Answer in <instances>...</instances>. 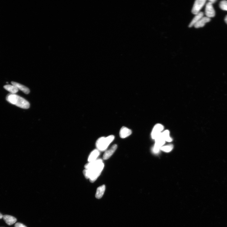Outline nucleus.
<instances>
[{"instance_id":"f257e3e1","label":"nucleus","mask_w":227,"mask_h":227,"mask_svg":"<svg viewBox=\"0 0 227 227\" xmlns=\"http://www.w3.org/2000/svg\"><path fill=\"white\" fill-rule=\"evenodd\" d=\"M104 165L101 159L89 162L85 166L83 173L85 178L89 179L91 182L93 183L101 175Z\"/></svg>"},{"instance_id":"f03ea898","label":"nucleus","mask_w":227,"mask_h":227,"mask_svg":"<svg viewBox=\"0 0 227 227\" xmlns=\"http://www.w3.org/2000/svg\"><path fill=\"white\" fill-rule=\"evenodd\" d=\"M6 100L9 103L22 108L28 109L30 107V103L28 101L15 94H8Z\"/></svg>"},{"instance_id":"7ed1b4c3","label":"nucleus","mask_w":227,"mask_h":227,"mask_svg":"<svg viewBox=\"0 0 227 227\" xmlns=\"http://www.w3.org/2000/svg\"><path fill=\"white\" fill-rule=\"evenodd\" d=\"M114 139V136L112 135L106 138L102 137L99 138L96 143V146L98 149L101 151H105Z\"/></svg>"},{"instance_id":"20e7f679","label":"nucleus","mask_w":227,"mask_h":227,"mask_svg":"<svg viewBox=\"0 0 227 227\" xmlns=\"http://www.w3.org/2000/svg\"><path fill=\"white\" fill-rule=\"evenodd\" d=\"M206 2V0H196L195 1L192 9V12L194 15L197 14L205 5Z\"/></svg>"},{"instance_id":"39448f33","label":"nucleus","mask_w":227,"mask_h":227,"mask_svg":"<svg viewBox=\"0 0 227 227\" xmlns=\"http://www.w3.org/2000/svg\"><path fill=\"white\" fill-rule=\"evenodd\" d=\"M162 133L155 139L156 143L153 148V151L155 153H157L159 151L165 143V141L162 137Z\"/></svg>"},{"instance_id":"423d86ee","label":"nucleus","mask_w":227,"mask_h":227,"mask_svg":"<svg viewBox=\"0 0 227 227\" xmlns=\"http://www.w3.org/2000/svg\"><path fill=\"white\" fill-rule=\"evenodd\" d=\"M163 129L164 127L162 125L159 124L156 125L154 127L152 133V138L155 139L162 133Z\"/></svg>"},{"instance_id":"0eeeda50","label":"nucleus","mask_w":227,"mask_h":227,"mask_svg":"<svg viewBox=\"0 0 227 227\" xmlns=\"http://www.w3.org/2000/svg\"><path fill=\"white\" fill-rule=\"evenodd\" d=\"M205 15L206 17L208 18L214 17L215 16V11L212 4L208 2L206 4L205 10Z\"/></svg>"},{"instance_id":"6e6552de","label":"nucleus","mask_w":227,"mask_h":227,"mask_svg":"<svg viewBox=\"0 0 227 227\" xmlns=\"http://www.w3.org/2000/svg\"><path fill=\"white\" fill-rule=\"evenodd\" d=\"M117 147V145L116 144H115L113 145L110 149L106 151L103 155V159L106 160L109 158L115 152Z\"/></svg>"},{"instance_id":"1a4fd4ad","label":"nucleus","mask_w":227,"mask_h":227,"mask_svg":"<svg viewBox=\"0 0 227 227\" xmlns=\"http://www.w3.org/2000/svg\"><path fill=\"white\" fill-rule=\"evenodd\" d=\"M210 18L206 17H203L195 24L194 27L196 28H202L205 26L207 23L210 22Z\"/></svg>"},{"instance_id":"9d476101","label":"nucleus","mask_w":227,"mask_h":227,"mask_svg":"<svg viewBox=\"0 0 227 227\" xmlns=\"http://www.w3.org/2000/svg\"><path fill=\"white\" fill-rule=\"evenodd\" d=\"M132 133V131L125 126H123L121 129L120 131V137L122 139L128 137Z\"/></svg>"},{"instance_id":"9b49d317","label":"nucleus","mask_w":227,"mask_h":227,"mask_svg":"<svg viewBox=\"0 0 227 227\" xmlns=\"http://www.w3.org/2000/svg\"><path fill=\"white\" fill-rule=\"evenodd\" d=\"M3 218L6 223L9 225L14 224L17 221L16 218L9 215H4L3 216Z\"/></svg>"},{"instance_id":"f8f14e48","label":"nucleus","mask_w":227,"mask_h":227,"mask_svg":"<svg viewBox=\"0 0 227 227\" xmlns=\"http://www.w3.org/2000/svg\"><path fill=\"white\" fill-rule=\"evenodd\" d=\"M204 14L203 12H200L195 15V16L192 20L191 22H190L189 25V27L191 28L195 25L203 17Z\"/></svg>"},{"instance_id":"ddd939ff","label":"nucleus","mask_w":227,"mask_h":227,"mask_svg":"<svg viewBox=\"0 0 227 227\" xmlns=\"http://www.w3.org/2000/svg\"><path fill=\"white\" fill-rule=\"evenodd\" d=\"M12 85L16 86L19 90H20L26 94H28L30 93V90L25 86L18 83L12 81L11 82Z\"/></svg>"},{"instance_id":"4468645a","label":"nucleus","mask_w":227,"mask_h":227,"mask_svg":"<svg viewBox=\"0 0 227 227\" xmlns=\"http://www.w3.org/2000/svg\"><path fill=\"white\" fill-rule=\"evenodd\" d=\"M100 154L99 152L98 149H95L91 153L88 158V161L89 162L94 161L97 160V158Z\"/></svg>"},{"instance_id":"2eb2a0df","label":"nucleus","mask_w":227,"mask_h":227,"mask_svg":"<svg viewBox=\"0 0 227 227\" xmlns=\"http://www.w3.org/2000/svg\"><path fill=\"white\" fill-rule=\"evenodd\" d=\"M106 190V186L103 185L99 187L97 189L95 197L98 199L101 198L103 196Z\"/></svg>"},{"instance_id":"dca6fc26","label":"nucleus","mask_w":227,"mask_h":227,"mask_svg":"<svg viewBox=\"0 0 227 227\" xmlns=\"http://www.w3.org/2000/svg\"><path fill=\"white\" fill-rule=\"evenodd\" d=\"M4 88L12 94H15L19 90L16 86L13 85H6L4 86Z\"/></svg>"},{"instance_id":"f3484780","label":"nucleus","mask_w":227,"mask_h":227,"mask_svg":"<svg viewBox=\"0 0 227 227\" xmlns=\"http://www.w3.org/2000/svg\"><path fill=\"white\" fill-rule=\"evenodd\" d=\"M162 137L165 140V141L170 142L172 141V139L170 137V131L169 130H166L163 131L162 133Z\"/></svg>"},{"instance_id":"a211bd4d","label":"nucleus","mask_w":227,"mask_h":227,"mask_svg":"<svg viewBox=\"0 0 227 227\" xmlns=\"http://www.w3.org/2000/svg\"><path fill=\"white\" fill-rule=\"evenodd\" d=\"M173 148V146L172 144L162 147L160 149L163 151L167 152H171Z\"/></svg>"},{"instance_id":"6ab92c4d","label":"nucleus","mask_w":227,"mask_h":227,"mask_svg":"<svg viewBox=\"0 0 227 227\" xmlns=\"http://www.w3.org/2000/svg\"><path fill=\"white\" fill-rule=\"evenodd\" d=\"M219 6L221 9L227 11V1H221L220 3Z\"/></svg>"},{"instance_id":"aec40b11","label":"nucleus","mask_w":227,"mask_h":227,"mask_svg":"<svg viewBox=\"0 0 227 227\" xmlns=\"http://www.w3.org/2000/svg\"><path fill=\"white\" fill-rule=\"evenodd\" d=\"M15 227H27L25 225L22 223H17L15 225Z\"/></svg>"},{"instance_id":"412c9836","label":"nucleus","mask_w":227,"mask_h":227,"mask_svg":"<svg viewBox=\"0 0 227 227\" xmlns=\"http://www.w3.org/2000/svg\"><path fill=\"white\" fill-rule=\"evenodd\" d=\"M216 1V0H210V1H209V2L212 4L215 3Z\"/></svg>"},{"instance_id":"4be33fe9","label":"nucleus","mask_w":227,"mask_h":227,"mask_svg":"<svg viewBox=\"0 0 227 227\" xmlns=\"http://www.w3.org/2000/svg\"><path fill=\"white\" fill-rule=\"evenodd\" d=\"M3 217V216L1 214V213H0V219L2 218Z\"/></svg>"},{"instance_id":"5701e85b","label":"nucleus","mask_w":227,"mask_h":227,"mask_svg":"<svg viewBox=\"0 0 227 227\" xmlns=\"http://www.w3.org/2000/svg\"><path fill=\"white\" fill-rule=\"evenodd\" d=\"M225 20L227 24V15L226 17L225 18Z\"/></svg>"},{"instance_id":"b1692460","label":"nucleus","mask_w":227,"mask_h":227,"mask_svg":"<svg viewBox=\"0 0 227 227\" xmlns=\"http://www.w3.org/2000/svg\"><path fill=\"white\" fill-rule=\"evenodd\" d=\"M6 83H8V82H6Z\"/></svg>"}]
</instances>
